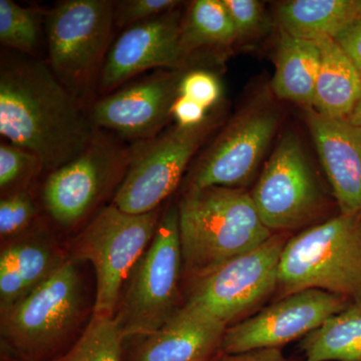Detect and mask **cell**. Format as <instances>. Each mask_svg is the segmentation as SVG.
Returning a JSON list of instances; mask_svg holds the SVG:
<instances>
[{"instance_id":"6da1fadb","label":"cell","mask_w":361,"mask_h":361,"mask_svg":"<svg viewBox=\"0 0 361 361\" xmlns=\"http://www.w3.org/2000/svg\"><path fill=\"white\" fill-rule=\"evenodd\" d=\"M0 135L52 172L84 153L102 132L47 61L6 49L0 59Z\"/></svg>"},{"instance_id":"7a4b0ae2","label":"cell","mask_w":361,"mask_h":361,"mask_svg":"<svg viewBox=\"0 0 361 361\" xmlns=\"http://www.w3.org/2000/svg\"><path fill=\"white\" fill-rule=\"evenodd\" d=\"M178 211L183 262L196 279L274 234L261 220L251 193L239 188L188 189Z\"/></svg>"},{"instance_id":"3957f363","label":"cell","mask_w":361,"mask_h":361,"mask_svg":"<svg viewBox=\"0 0 361 361\" xmlns=\"http://www.w3.org/2000/svg\"><path fill=\"white\" fill-rule=\"evenodd\" d=\"M116 1L63 0L44 14L47 61L68 92L90 110L111 47Z\"/></svg>"},{"instance_id":"277c9868","label":"cell","mask_w":361,"mask_h":361,"mask_svg":"<svg viewBox=\"0 0 361 361\" xmlns=\"http://www.w3.org/2000/svg\"><path fill=\"white\" fill-rule=\"evenodd\" d=\"M278 287L285 296L319 289L361 300V218L339 214L287 240Z\"/></svg>"},{"instance_id":"5b68a950","label":"cell","mask_w":361,"mask_h":361,"mask_svg":"<svg viewBox=\"0 0 361 361\" xmlns=\"http://www.w3.org/2000/svg\"><path fill=\"white\" fill-rule=\"evenodd\" d=\"M160 219L159 209L130 214L111 204L78 235L73 257L90 261L96 270L94 316H115L123 281L148 249Z\"/></svg>"},{"instance_id":"8992f818","label":"cell","mask_w":361,"mask_h":361,"mask_svg":"<svg viewBox=\"0 0 361 361\" xmlns=\"http://www.w3.org/2000/svg\"><path fill=\"white\" fill-rule=\"evenodd\" d=\"M183 256L178 206L161 216L149 247L132 272L115 315L123 336H149L175 314Z\"/></svg>"},{"instance_id":"52a82bcc","label":"cell","mask_w":361,"mask_h":361,"mask_svg":"<svg viewBox=\"0 0 361 361\" xmlns=\"http://www.w3.org/2000/svg\"><path fill=\"white\" fill-rule=\"evenodd\" d=\"M211 128L208 120L195 128L176 125L148 141L135 142L134 157L116 191L114 205L130 214L159 209L179 186Z\"/></svg>"},{"instance_id":"ba28073f","label":"cell","mask_w":361,"mask_h":361,"mask_svg":"<svg viewBox=\"0 0 361 361\" xmlns=\"http://www.w3.org/2000/svg\"><path fill=\"white\" fill-rule=\"evenodd\" d=\"M135 154L130 147L102 135L73 161L52 171L42 187V202L59 224H77L109 188L123 180Z\"/></svg>"},{"instance_id":"9c48e42d","label":"cell","mask_w":361,"mask_h":361,"mask_svg":"<svg viewBox=\"0 0 361 361\" xmlns=\"http://www.w3.org/2000/svg\"><path fill=\"white\" fill-rule=\"evenodd\" d=\"M286 239L273 234L262 245L197 278L189 301L229 324L278 288L280 258Z\"/></svg>"},{"instance_id":"30bf717a","label":"cell","mask_w":361,"mask_h":361,"mask_svg":"<svg viewBox=\"0 0 361 361\" xmlns=\"http://www.w3.org/2000/svg\"><path fill=\"white\" fill-rule=\"evenodd\" d=\"M251 197L261 220L272 232L296 229L315 217L322 192L295 135L280 140Z\"/></svg>"},{"instance_id":"8fae6325","label":"cell","mask_w":361,"mask_h":361,"mask_svg":"<svg viewBox=\"0 0 361 361\" xmlns=\"http://www.w3.org/2000/svg\"><path fill=\"white\" fill-rule=\"evenodd\" d=\"M80 306L77 269L73 263H61L35 290L2 313V336L20 350L39 353L70 330Z\"/></svg>"},{"instance_id":"7c38bea8","label":"cell","mask_w":361,"mask_h":361,"mask_svg":"<svg viewBox=\"0 0 361 361\" xmlns=\"http://www.w3.org/2000/svg\"><path fill=\"white\" fill-rule=\"evenodd\" d=\"M350 302L319 289L288 294L248 319L227 327L221 351L229 355L259 348H280L307 336Z\"/></svg>"},{"instance_id":"4fadbf2b","label":"cell","mask_w":361,"mask_h":361,"mask_svg":"<svg viewBox=\"0 0 361 361\" xmlns=\"http://www.w3.org/2000/svg\"><path fill=\"white\" fill-rule=\"evenodd\" d=\"M184 75L180 70H160L123 85L92 104L90 118L97 129L111 130L123 139H153L173 120L171 110Z\"/></svg>"},{"instance_id":"5bb4252c","label":"cell","mask_w":361,"mask_h":361,"mask_svg":"<svg viewBox=\"0 0 361 361\" xmlns=\"http://www.w3.org/2000/svg\"><path fill=\"white\" fill-rule=\"evenodd\" d=\"M278 123L277 111L267 108L235 118L202 156L188 189L244 186L257 170Z\"/></svg>"},{"instance_id":"9a60e30c","label":"cell","mask_w":361,"mask_h":361,"mask_svg":"<svg viewBox=\"0 0 361 361\" xmlns=\"http://www.w3.org/2000/svg\"><path fill=\"white\" fill-rule=\"evenodd\" d=\"M183 18L178 8L123 30L111 44L97 94L106 96L145 71L182 70L187 56L180 45Z\"/></svg>"},{"instance_id":"2e32d148","label":"cell","mask_w":361,"mask_h":361,"mask_svg":"<svg viewBox=\"0 0 361 361\" xmlns=\"http://www.w3.org/2000/svg\"><path fill=\"white\" fill-rule=\"evenodd\" d=\"M306 120L341 214L361 218V128L311 108Z\"/></svg>"},{"instance_id":"e0dca14e","label":"cell","mask_w":361,"mask_h":361,"mask_svg":"<svg viewBox=\"0 0 361 361\" xmlns=\"http://www.w3.org/2000/svg\"><path fill=\"white\" fill-rule=\"evenodd\" d=\"M227 324L187 302L137 349L134 361H207L221 350Z\"/></svg>"},{"instance_id":"ac0fdd59","label":"cell","mask_w":361,"mask_h":361,"mask_svg":"<svg viewBox=\"0 0 361 361\" xmlns=\"http://www.w3.org/2000/svg\"><path fill=\"white\" fill-rule=\"evenodd\" d=\"M320 63L317 42L297 39L280 30L273 92L279 99L312 108Z\"/></svg>"},{"instance_id":"d6986e66","label":"cell","mask_w":361,"mask_h":361,"mask_svg":"<svg viewBox=\"0 0 361 361\" xmlns=\"http://www.w3.org/2000/svg\"><path fill=\"white\" fill-rule=\"evenodd\" d=\"M322 54L311 109L332 118H348L361 92V75L334 39L318 40Z\"/></svg>"},{"instance_id":"ffe728a7","label":"cell","mask_w":361,"mask_h":361,"mask_svg":"<svg viewBox=\"0 0 361 361\" xmlns=\"http://www.w3.org/2000/svg\"><path fill=\"white\" fill-rule=\"evenodd\" d=\"M357 18L356 0H292L277 9L280 30L315 42L334 39Z\"/></svg>"},{"instance_id":"44dd1931","label":"cell","mask_w":361,"mask_h":361,"mask_svg":"<svg viewBox=\"0 0 361 361\" xmlns=\"http://www.w3.org/2000/svg\"><path fill=\"white\" fill-rule=\"evenodd\" d=\"M61 264L49 248L37 242H21L4 249L0 255L1 313L35 290Z\"/></svg>"},{"instance_id":"7402d4cb","label":"cell","mask_w":361,"mask_h":361,"mask_svg":"<svg viewBox=\"0 0 361 361\" xmlns=\"http://www.w3.org/2000/svg\"><path fill=\"white\" fill-rule=\"evenodd\" d=\"M301 349L304 361H361V300L304 337Z\"/></svg>"},{"instance_id":"603a6c76","label":"cell","mask_w":361,"mask_h":361,"mask_svg":"<svg viewBox=\"0 0 361 361\" xmlns=\"http://www.w3.org/2000/svg\"><path fill=\"white\" fill-rule=\"evenodd\" d=\"M237 35L223 0H196L182 20L180 45L187 59L205 47H228Z\"/></svg>"},{"instance_id":"cb8c5ba5","label":"cell","mask_w":361,"mask_h":361,"mask_svg":"<svg viewBox=\"0 0 361 361\" xmlns=\"http://www.w3.org/2000/svg\"><path fill=\"white\" fill-rule=\"evenodd\" d=\"M125 336L115 316H94L73 348L56 361H123Z\"/></svg>"},{"instance_id":"d4e9b609","label":"cell","mask_w":361,"mask_h":361,"mask_svg":"<svg viewBox=\"0 0 361 361\" xmlns=\"http://www.w3.org/2000/svg\"><path fill=\"white\" fill-rule=\"evenodd\" d=\"M42 11L0 0V42L9 51L37 58L42 23Z\"/></svg>"},{"instance_id":"484cf974","label":"cell","mask_w":361,"mask_h":361,"mask_svg":"<svg viewBox=\"0 0 361 361\" xmlns=\"http://www.w3.org/2000/svg\"><path fill=\"white\" fill-rule=\"evenodd\" d=\"M44 171L42 161L35 154L2 141L0 144V188L11 189L25 180Z\"/></svg>"},{"instance_id":"4316f807","label":"cell","mask_w":361,"mask_h":361,"mask_svg":"<svg viewBox=\"0 0 361 361\" xmlns=\"http://www.w3.org/2000/svg\"><path fill=\"white\" fill-rule=\"evenodd\" d=\"M35 215V203L25 190L7 195L0 202V234L7 237L25 231Z\"/></svg>"},{"instance_id":"83f0119b","label":"cell","mask_w":361,"mask_h":361,"mask_svg":"<svg viewBox=\"0 0 361 361\" xmlns=\"http://www.w3.org/2000/svg\"><path fill=\"white\" fill-rule=\"evenodd\" d=\"M180 2L176 0H122L116 1L115 28L125 30L161 14L174 11Z\"/></svg>"},{"instance_id":"f1b7e54d","label":"cell","mask_w":361,"mask_h":361,"mask_svg":"<svg viewBox=\"0 0 361 361\" xmlns=\"http://www.w3.org/2000/svg\"><path fill=\"white\" fill-rule=\"evenodd\" d=\"M221 84L218 78L210 71H190L185 73L179 85V94L189 97L197 103L212 108L219 101Z\"/></svg>"},{"instance_id":"f546056e","label":"cell","mask_w":361,"mask_h":361,"mask_svg":"<svg viewBox=\"0 0 361 361\" xmlns=\"http://www.w3.org/2000/svg\"><path fill=\"white\" fill-rule=\"evenodd\" d=\"M234 25L237 39L254 35L262 26L263 8L257 0H223Z\"/></svg>"},{"instance_id":"4dcf8cb0","label":"cell","mask_w":361,"mask_h":361,"mask_svg":"<svg viewBox=\"0 0 361 361\" xmlns=\"http://www.w3.org/2000/svg\"><path fill=\"white\" fill-rule=\"evenodd\" d=\"M205 106L184 96L177 97L171 110L173 120L182 128H195L207 121Z\"/></svg>"},{"instance_id":"1f68e13d","label":"cell","mask_w":361,"mask_h":361,"mask_svg":"<svg viewBox=\"0 0 361 361\" xmlns=\"http://www.w3.org/2000/svg\"><path fill=\"white\" fill-rule=\"evenodd\" d=\"M361 75V20L356 18L334 39Z\"/></svg>"},{"instance_id":"d6a6232c","label":"cell","mask_w":361,"mask_h":361,"mask_svg":"<svg viewBox=\"0 0 361 361\" xmlns=\"http://www.w3.org/2000/svg\"><path fill=\"white\" fill-rule=\"evenodd\" d=\"M222 361H293L287 358L280 348H259L237 355H225Z\"/></svg>"},{"instance_id":"836d02e7","label":"cell","mask_w":361,"mask_h":361,"mask_svg":"<svg viewBox=\"0 0 361 361\" xmlns=\"http://www.w3.org/2000/svg\"><path fill=\"white\" fill-rule=\"evenodd\" d=\"M348 120L349 122L353 123V125L361 128V92L357 102H356L355 108H353V111L349 115Z\"/></svg>"},{"instance_id":"e575fe53","label":"cell","mask_w":361,"mask_h":361,"mask_svg":"<svg viewBox=\"0 0 361 361\" xmlns=\"http://www.w3.org/2000/svg\"><path fill=\"white\" fill-rule=\"evenodd\" d=\"M356 4H357L358 18L361 20V0H356Z\"/></svg>"}]
</instances>
